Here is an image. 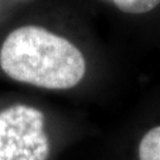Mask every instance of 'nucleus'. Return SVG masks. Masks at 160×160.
Here are the masks:
<instances>
[{"label": "nucleus", "mask_w": 160, "mask_h": 160, "mask_svg": "<svg viewBox=\"0 0 160 160\" xmlns=\"http://www.w3.org/2000/svg\"><path fill=\"white\" fill-rule=\"evenodd\" d=\"M0 67L12 80L45 89H70L86 74L76 46L48 30L28 25L12 31L0 50Z\"/></svg>", "instance_id": "1"}, {"label": "nucleus", "mask_w": 160, "mask_h": 160, "mask_svg": "<svg viewBox=\"0 0 160 160\" xmlns=\"http://www.w3.org/2000/svg\"><path fill=\"white\" fill-rule=\"evenodd\" d=\"M49 153L39 109L16 104L0 112V160H46Z\"/></svg>", "instance_id": "2"}, {"label": "nucleus", "mask_w": 160, "mask_h": 160, "mask_svg": "<svg viewBox=\"0 0 160 160\" xmlns=\"http://www.w3.org/2000/svg\"><path fill=\"white\" fill-rule=\"evenodd\" d=\"M140 160H160V126L152 128L143 135L139 145Z\"/></svg>", "instance_id": "3"}, {"label": "nucleus", "mask_w": 160, "mask_h": 160, "mask_svg": "<svg viewBox=\"0 0 160 160\" xmlns=\"http://www.w3.org/2000/svg\"><path fill=\"white\" fill-rule=\"evenodd\" d=\"M116 7L126 13L140 14L155 8L160 0H114Z\"/></svg>", "instance_id": "4"}]
</instances>
